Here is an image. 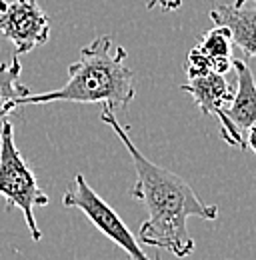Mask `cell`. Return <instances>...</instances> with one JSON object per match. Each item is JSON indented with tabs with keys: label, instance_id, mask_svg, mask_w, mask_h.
<instances>
[{
	"label": "cell",
	"instance_id": "obj_6",
	"mask_svg": "<svg viewBox=\"0 0 256 260\" xmlns=\"http://www.w3.org/2000/svg\"><path fill=\"white\" fill-rule=\"evenodd\" d=\"M232 70L236 72V86L232 90L230 102L218 118L220 136L228 146L246 148V132L256 122V80L252 68L246 58L232 60Z\"/></svg>",
	"mask_w": 256,
	"mask_h": 260
},
{
	"label": "cell",
	"instance_id": "obj_3",
	"mask_svg": "<svg viewBox=\"0 0 256 260\" xmlns=\"http://www.w3.org/2000/svg\"><path fill=\"white\" fill-rule=\"evenodd\" d=\"M0 198L6 202V210L20 208L34 242L42 238V230L36 224L34 208L48 206L50 198L40 188L36 174L14 142V124L10 116L0 118Z\"/></svg>",
	"mask_w": 256,
	"mask_h": 260
},
{
	"label": "cell",
	"instance_id": "obj_7",
	"mask_svg": "<svg viewBox=\"0 0 256 260\" xmlns=\"http://www.w3.org/2000/svg\"><path fill=\"white\" fill-rule=\"evenodd\" d=\"M208 16L216 26L228 28L234 48L244 58H256V0H234L214 6Z\"/></svg>",
	"mask_w": 256,
	"mask_h": 260
},
{
	"label": "cell",
	"instance_id": "obj_1",
	"mask_svg": "<svg viewBox=\"0 0 256 260\" xmlns=\"http://www.w3.org/2000/svg\"><path fill=\"white\" fill-rule=\"evenodd\" d=\"M100 120L116 132L132 158L136 182L130 196L142 200L148 208V218L138 226V242L150 248L166 250L176 258L190 256L196 242L186 226L188 218L196 216L200 220H216L220 214L218 208L202 202L184 178L144 156L110 106H102Z\"/></svg>",
	"mask_w": 256,
	"mask_h": 260
},
{
	"label": "cell",
	"instance_id": "obj_5",
	"mask_svg": "<svg viewBox=\"0 0 256 260\" xmlns=\"http://www.w3.org/2000/svg\"><path fill=\"white\" fill-rule=\"evenodd\" d=\"M0 34L20 56L48 42L50 20L36 0H0Z\"/></svg>",
	"mask_w": 256,
	"mask_h": 260
},
{
	"label": "cell",
	"instance_id": "obj_11",
	"mask_svg": "<svg viewBox=\"0 0 256 260\" xmlns=\"http://www.w3.org/2000/svg\"><path fill=\"white\" fill-rule=\"evenodd\" d=\"M184 70H186V76L190 80V78H198V76L216 72V66L204 52H200L196 46H192L188 56H186V62H184Z\"/></svg>",
	"mask_w": 256,
	"mask_h": 260
},
{
	"label": "cell",
	"instance_id": "obj_10",
	"mask_svg": "<svg viewBox=\"0 0 256 260\" xmlns=\"http://www.w3.org/2000/svg\"><path fill=\"white\" fill-rule=\"evenodd\" d=\"M22 64L18 56L12 60L0 62V118L10 116L12 110H16V100L30 94V88L20 82Z\"/></svg>",
	"mask_w": 256,
	"mask_h": 260
},
{
	"label": "cell",
	"instance_id": "obj_9",
	"mask_svg": "<svg viewBox=\"0 0 256 260\" xmlns=\"http://www.w3.org/2000/svg\"><path fill=\"white\" fill-rule=\"evenodd\" d=\"M194 46L214 62L218 74H228L232 70L234 42H232V36L228 32V28L214 24V28L202 34V38Z\"/></svg>",
	"mask_w": 256,
	"mask_h": 260
},
{
	"label": "cell",
	"instance_id": "obj_2",
	"mask_svg": "<svg viewBox=\"0 0 256 260\" xmlns=\"http://www.w3.org/2000/svg\"><path fill=\"white\" fill-rule=\"evenodd\" d=\"M128 54L122 46H114L110 36H96L80 50L76 62L68 66V80L58 90L26 94L16 100V108L26 104L76 102L126 108L136 96L134 70L126 64Z\"/></svg>",
	"mask_w": 256,
	"mask_h": 260
},
{
	"label": "cell",
	"instance_id": "obj_8",
	"mask_svg": "<svg viewBox=\"0 0 256 260\" xmlns=\"http://www.w3.org/2000/svg\"><path fill=\"white\" fill-rule=\"evenodd\" d=\"M180 88L190 94L194 104L198 106V110L204 116H214L216 120L222 116V110L230 102L232 90H234V86L228 82L226 74H218V72L190 78Z\"/></svg>",
	"mask_w": 256,
	"mask_h": 260
},
{
	"label": "cell",
	"instance_id": "obj_13",
	"mask_svg": "<svg viewBox=\"0 0 256 260\" xmlns=\"http://www.w3.org/2000/svg\"><path fill=\"white\" fill-rule=\"evenodd\" d=\"M246 148L252 150L256 154V122L248 128V132H246Z\"/></svg>",
	"mask_w": 256,
	"mask_h": 260
},
{
	"label": "cell",
	"instance_id": "obj_4",
	"mask_svg": "<svg viewBox=\"0 0 256 260\" xmlns=\"http://www.w3.org/2000/svg\"><path fill=\"white\" fill-rule=\"evenodd\" d=\"M62 206L80 210L96 230H100L108 240H112L116 246H120L132 260H152L146 256L138 238L130 232V228L118 216V212L102 196L96 194L94 188L86 182V178L82 174H76L74 182L64 192Z\"/></svg>",
	"mask_w": 256,
	"mask_h": 260
},
{
	"label": "cell",
	"instance_id": "obj_12",
	"mask_svg": "<svg viewBox=\"0 0 256 260\" xmlns=\"http://www.w3.org/2000/svg\"><path fill=\"white\" fill-rule=\"evenodd\" d=\"M182 6V0H148L146 2V8L152 10V8H160L162 12H174Z\"/></svg>",
	"mask_w": 256,
	"mask_h": 260
}]
</instances>
